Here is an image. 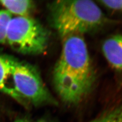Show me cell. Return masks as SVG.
Masks as SVG:
<instances>
[{"label":"cell","instance_id":"8992f818","mask_svg":"<svg viewBox=\"0 0 122 122\" xmlns=\"http://www.w3.org/2000/svg\"><path fill=\"white\" fill-rule=\"evenodd\" d=\"M0 92L8 95L25 106L14 86L9 55L0 54Z\"/></svg>","mask_w":122,"mask_h":122},{"label":"cell","instance_id":"6da1fadb","mask_svg":"<svg viewBox=\"0 0 122 122\" xmlns=\"http://www.w3.org/2000/svg\"><path fill=\"white\" fill-rule=\"evenodd\" d=\"M95 74L87 45L82 35L63 39L62 51L53 71V82L58 96L68 105L83 100L92 90Z\"/></svg>","mask_w":122,"mask_h":122},{"label":"cell","instance_id":"8fae6325","mask_svg":"<svg viewBox=\"0 0 122 122\" xmlns=\"http://www.w3.org/2000/svg\"><path fill=\"white\" fill-rule=\"evenodd\" d=\"M14 122H30L29 120L28 119H25V118H23V119H19L15 121Z\"/></svg>","mask_w":122,"mask_h":122},{"label":"cell","instance_id":"ba28073f","mask_svg":"<svg viewBox=\"0 0 122 122\" xmlns=\"http://www.w3.org/2000/svg\"><path fill=\"white\" fill-rule=\"evenodd\" d=\"M89 122H122V102Z\"/></svg>","mask_w":122,"mask_h":122},{"label":"cell","instance_id":"9c48e42d","mask_svg":"<svg viewBox=\"0 0 122 122\" xmlns=\"http://www.w3.org/2000/svg\"><path fill=\"white\" fill-rule=\"evenodd\" d=\"M12 15L6 10H0V43H6L7 30Z\"/></svg>","mask_w":122,"mask_h":122},{"label":"cell","instance_id":"3957f363","mask_svg":"<svg viewBox=\"0 0 122 122\" xmlns=\"http://www.w3.org/2000/svg\"><path fill=\"white\" fill-rule=\"evenodd\" d=\"M9 59L14 87L25 106L57 105L35 66L12 56Z\"/></svg>","mask_w":122,"mask_h":122},{"label":"cell","instance_id":"5b68a950","mask_svg":"<svg viewBox=\"0 0 122 122\" xmlns=\"http://www.w3.org/2000/svg\"><path fill=\"white\" fill-rule=\"evenodd\" d=\"M102 49L110 65L114 69L122 71V35L117 34L106 39Z\"/></svg>","mask_w":122,"mask_h":122},{"label":"cell","instance_id":"7a4b0ae2","mask_svg":"<svg viewBox=\"0 0 122 122\" xmlns=\"http://www.w3.org/2000/svg\"><path fill=\"white\" fill-rule=\"evenodd\" d=\"M48 9L51 24L62 39L94 31L107 22L100 7L90 0L53 1Z\"/></svg>","mask_w":122,"mask_h":122},{"label":"cell","instance_id":"7c38bea8","mask_svg":"<svg viewBox=\"0 0 122 122\" xmlns=\"http://www.w3.org/2000/svg\"><path fill=\"white\" fill-rule=\"evenodd\" d=\"M36 122H49V121H48L47 120L45 119H40L39 120H38Z\"/></svg>","mask_w":122,"mask_h":122},{"label":"cell","instance_id":"52a82bcc","mask_svg":"<svg viewBox=\"0 0 122 122\" xmlns=\"http://www.w3.org/2000/svg\"><path fill=\"white\" fill-rule=\"evenodd\" d=\"M0 3L6 10L17 16H29L35 7L34 2L30 0H2Z\"/></svg>","mask_w":122,"mask_h":122},{"label":"cell","instance_id":"30bf717a","mask_svg":"<svg viewBox=\"0 0 122 122\" xmlns=\"http://www.w3.org/2000/svg\"><path fill=\"white\" fill-rule=\"evenodd\" d=\"M99 3L110 9L122 10V0H102Z\"/></svg>","mask_w":122,"mask_h":122},{"label":"cell","instance_id":"277c9868","mask_svg":"<svg viewBox=\"0 0 122 122\" xmlns=\"http://www.w3.org/2000/svg\"><path fill=\"white\" fill-rule=\"evenodd\" d=\"M49 33L40 23L30 16L11 19L7 30L6 43L23 55H38L45 52Z\"/></svg>","mask_w":122,"mask_h":122}]
</instances>
